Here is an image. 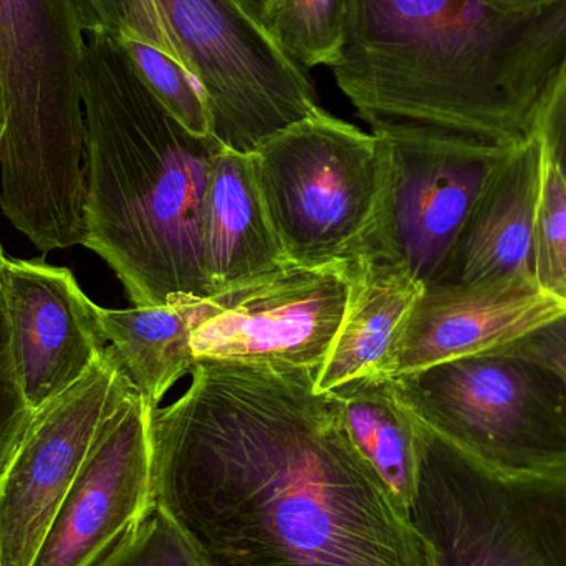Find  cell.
I'll return each mask as SVG.
<instances>
[{"label":"cell","mask_w":566,"mask_h":566,"mask_svg":"<svg viewBox=\"0 0 566 566\" xmlns=\"http://www.w3.org/2000/svg\"><path fill=\"white\" fill-rule=\"evenodd\" d=\"M149 411L153 495L208 566H438L318 371L201 359Z\"/></svg>","instance_id":"obj_1"},{"label":"cell","mask_w":566,"mask_h":566,"mask_svg":"<svg viewBox=\"0 0 566 566\" xmlns=\"http://www.w3.org/2000/svg\"><path fill=\"white\" fill-rule=\"evenodd\" d=\"M566 69V0H349L329 66L369 125L517 145Z\"/></svg>","instance_id":"obj_2"},{"label":"cell","mask_w":566,"mask_h":566,"mask_svg":"<svg viewBox=\"0 0 566 566\" xmlns=\"http://www.w3.org/2000/svg\"><path fill=\"white\" fill-rule=\"evenodd\" d=\"M86 126L85 232L135 306L172 295L209 296L201 228L214 135L189 132L149 88L122 40L86 35L82 63Z\"/></svg>","instance_id":"obj_3"},{"label":"cell","mask_w":566,"mask_h":566,"mask_svg":"<svg viewBox=\"0 0 566 566\" xmlns=\"http://www.w3.org/2000/svg\"><path fill=\"white\" fill-rule=\"evenodd\" d=\"M85 43L75 0H0V208L42 254L85 232Z\"/></svg>","instance_id":"obj_4"},{"label":"cell","mask_w":566,"mask_h":566,"mask_svg":"<svg viewBox=\"0 0 566 566\" xmlns=\"http://www.w3.org/2000/svg\"><path fill=\"white\" fill-rule=\"evenodd\" d=\"M252 161L290 265L348 262L363 251L386 188L385 148L375 133L319 108L262 143Z\"/></svg>","instance_id":"obj_5"},{"label":"cell","mask_w":566,"mask_h":566,"mask_svg":"<svg viewBox=\"0 0 566 566\" xmlns=\"http://www.w3.org/2000/svg\"><path fill=\"white\" fill-rule=\"evenodd\" d=\"M418 441L409 515L438 566H566V468L499 471L419 421Z\"/></svg>","instance_id":"obj_6"},{"label":"cell","mask_w":566,"mask_h":566,"mask_svg":"<svg viewBox=\"0 0 566 566\" xmlns=\"http://www.w3.org/2000/svg\"><path fill=\"white\" fill-rule=\"evenodd\" d=\"M405 408L439 438L505 472L566 468V381L494 349L392 378Z\"/></svg>","instance_id":"obj_7"},{"label":"cell","mask_w":566,"mask_h":566,"mask_svg":"<svg viewBox=\"0 0 566 566\" xmlns=\"http://www.w3.org/2000/svg\"><path fill=\"white\" fill-rule=\"evenodd\" d=\"M179 62L198 80L212 135L252 155L318 112L308 72L272 39L244 0H155Z\"/></svg>","instance_id":"obj_8"},{"label":"cell","mask_w":566,"mask_h":566,"mask_svg":"<svg viewBox=\"0 0 566 566\" xmlns=\"http://www.w3.org/2000/svg\"><path fill=\"white\" fill-rule=\"evenodd\" d=\"M371 133L385 148L386 188L378 222L359 254L389 255L431 285L515 145L419 123H373Z\"/></svg>","instance_id":"obj_9"},{"label":"cell","mask_w":566,"mask_h":566,"mask_svg":"<svg viewBox=\"0 0 566 566\" xmlns=\"http://www.w3.org/2000/svg\"><path fill=\"white\" fill-rule=\"evenodd\" d=\"M135 391L106 346L78 382L33 411L0 478V566H32L103 426Z\"/></svg>","instance_id":"obj_10"},{"label":"cell","mask_w":566,"mask_h":566,"mask_svg":"<svg viewBox=\"0 0 566 566\" xmlns=\"http://www.w3.org/2000/svg\"><path fill=\"white\" fill-rule=\"evenodd\" d=\"M348 300L346 262L296 268L209 296L192 332L196 361L244 363L319 371Z\"/></svg>","instance_id":"obj_11"},{"label":"cell","mask_w":566,"mask_h":566,"mask_svg":"<svg viewBox=\"0 0 566 566\" xmlns=\"http://www.w3.org/2000/svg\"><path fill=\"white\" fill-rule=\"evenodd\" d=\"M151 408L135 391L109 416L32 566H95L148 514Z\"/></svg>","instance_id":"obj_12"},{"label":"cell","mask_w":566,"mask_h":566,"mask_svg":"<svg viewBox=\"0 0 566 566\" xmlns=\"http://www.w3.org/2000/svg\"><path fill=\"white\" fill-rule=\"evenodd\" d=\"M0 274L17 375L33 412L78 382L108 343L96 303L69 269L6 258Z\"/></svg>","instance_id":"obj_13"},{"label":"cell","mask_w":566,"mask_h":566,"mask_svg":"<svg viewBox=\"0 0 566 566\" xmlns=\"http://www.w3.org/2000/svg\"><path fill=\"white\" fill-rule=\"evenodd\" d=\"M566 313L534 281L428 285L399 339L391 379L504 348Z\"/></svg>","instance_id":"obj_14"},{"label":"cell","mask_w":566,"mask_h":566,"mask_svg":"<svg viewBox=\"0 0 566 566\" xmlns=\"http://www.w3.org/2000/svg\"><path fill=\"white\" fill-rule=\"evenodd\" d=\"M544 175L538 136L517 143L479 196L431 285L534 281L535 222Z\"/></svg>","instance_id":"obj_15"},{"label":"cell","mask_w":566,"mask_h":566,"mask_svg":"<svg viewBox=\"0 0 566 566\" xmlns=\"http://www.w3.org/2000/svg\"><path fill=\"white\" fill-rule=\"evenodd\" d=\"M348 300L332 352L315 379L318 392L359 379L391 378L399 339L424 285L395 259L365 252L346 262Z\"/></svg>","instance_id":"obj_16"},{"label":"cell","mask_w":566,"mask_h":566,"mask_svg":"<svg viewBox=\"0 0 566 566\" xmlns=\"http://www.w3.org/2000/svg\"><path fill=\"white\" fill-rule=\"evenodd\" d=\"M201 255L209 296L289 268L252 155L222 148L216 156L202 212Z\"/></svg>","instance_id":"obj_17"},{"label":"cell","mask_w":566,"mask_h":566,"mask_svg":"<svg viewBox=\"0 0 566 566\" xmlns=\"http://www.w3.org/2000/svg\"><path fill=\"white\" fill-rule=\"evenodd\" d=\"M209 296L172 295L163 305L103 308L99 329L138 395L156 408L196 365L192 332L208 316Z\"/></svg>","instance_id":"obj_18"},{"label":"cell","mask_w":566,"mask_h":566,"mask_svg":"<svg viewBox=\"0 0 566 566\" xmlns=\"http://www.w3.org/2000/svg\"><path fill=\"white\" fill-rule=\"evenodd\" d=\"M353 444L396 502L411 512L419 484L418 421L391 378L359 379L335 389Z\"/></svg>","instance_id":"obj_19"},{"label":"cell","mask_w":566,"mask_h":566,"mask_svg":"<svg viewBox=\"0 0 566 566\" xmlns=\"http://www.w3.org/2000/svg\"><path fill=\"white\" fill-rule=\"evenodd\" d=\"M349 0H279L265 20L272 39L303 70L332 66L342 52Z\"/></svg>","instance_id":"obj_20"},{"label":"cell","mask_w":566,"mask_h":566,"mask_svg":"<svg viewBox=\"0 0 566 566\" xmlns=\"http://www.w3.org/2000/svg\"><path fill=\"white\" fill-rule=\"evenodd\" d=\"M149 88L189 132L212 135L211 115L198 80L179 60L146 43L122 40Z\"/></svg>","instance_id":"obj_21"},{"label":"cell","mask_w":566,"mask_h":566,"mask_svg":"<svg viewBox=\"0 0 566 566\" xmlns=\"http://www.w3.org/2000/svg\"><path fill=\"white\" fill-rule=\"evenodd\" d=\"M95 566H208L181 528L159 505Z\"/></svg>","instance_id":"obj_22"},{"label":"cell","mask_w":566,"mask_h":566,"mask_svg":"<svg viewBox=\"0 0 566 566\" xmlns=\"http://www.w3.org/2000/svg\"><path fill=\"white\" fill-rule=\"evenodd\" d=\"M534 281L566 305V188L547 161L535 222Z\"/></svg>","instance_id":"obj_23"},{"label":"cell","mask_w":566,"mask_h":566,"mask_svg":"<svg viewBox=\"0 0 566 566\" xmlns=\"http://www.w3.org/2000/svg\"><path fill=\"white\" fill-rule=\"evenodd\" d=\"M86 35L105 33L146 43L179 60L155 0H75Z\"/></svg>","instance_id":"obj_24"},{"label":"cell","mask_w":566,"mask_h":566,"mask_svg":"<svg viewBox=\"0 0 566 566\" xmlns=\"http://www.w3.org/2000/svg\"><path fill=\"white\" fill-rule=\"evenodd\" d=\"M32 415V409L23 398L19 375H17L2 274H0V478L6 472Z\"/></svg>","instance_id":"obj_25"},{"label":"cell","mask_w":566,"mask_h":566,"mask_svg":"<svg viewBox=\"0 0 566 566\" xmlns=\"http://www.w3.org/2000/svg\"><path fill=\"white\" fill-rule=\"evenodd\" d=\"M499 349L542 363L566 381V313Z\"/></svg>","instance_id":"obj_26"},{"label":"cell","mask_w":566,"mask_h":566,"mask_svg":"<svg viewBox=\"0 0 566 566\" xmlns=\"http://www.w3.org/2000/svg\"><path fill=\"white\" fill-rule=\"evenodd\" d=\"M537 136L545 161L557 171L566 188V69L542 113Z\"/></svg>","instance_id":"obj_27"},{"label":"cell","mask_w":566,"mask_h":566,"mask_svg":"<svg viewBox=\"0 0 566 566\" xmlns=\"http://www.w3.org/2000/svg\"><path fill=\"white\" fill-rule=\"evenodd\" d=\"M244 2L248 3V6L254 10L255 15L265 23L269 13L272 12V9H274L279 0H244Z\"/></svg>","instance_id":"obj_28"},{"label":"cell","mask_w":566,"mask_h":566,"mask_svg":"<svg viewBox=\"0 0 566 566\" xmlns=\"http://www.w3.org/2000/svg\"><path fill=\"white\" fill-rule=\"evenodd\" d=\"M3 129H6V113H3L2 96H0V143H2Z\"/></svg>","instance_id":"obj_29"},{"label":"cell","mask_w":566,"mask_h":566,"mask_svg":"<svg viewBox=\"0 0 566 566\" xmlns=\"http://www.w3.org/2000/svg\"><path fill=\"white\" fill-rule=\"evenodd\" d=\"M3 259H6V254H3L2 245H0V264H2Z\"/></svg>","instance_id":"obj_30"}]
</instances>
